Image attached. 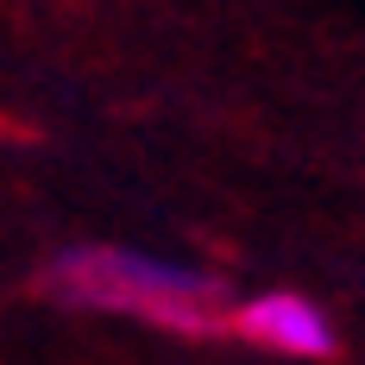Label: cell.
<instances>
[{
    "label": "cell",
    "instance_id": "cell-1",
    "mask_svg": "<svg viewBox=\"0 0 365 365\" xmlns=\"http://www.w3.org/2000/svg\"><path fill=\"white\" fill-rule=\"evenodd\" d=\"M44 290L76 309H120L170 334H215L227 315V290L208 271H182L164 258L126 252V246H76L51 264Z\"/></svg>",
    "mask_w": 365,
    "mask_h": 365
},
{
    "label": "cell",
    "instance_id": "cell-2",
    "mask_svg": "<svg viewBox=\"0 0 365 365\" xmlns=\"http://www.w3.org/2000/svg\"><path fill=\"white\" fill-rule=\"evenodd\" d=\"M233 328L258 346H271V353H290V359H328L334 353V328L302 296H258L233 315Z\"/></svg>",
    "mask_w": 365,
    "mask_h": 365
}]
</instances>
